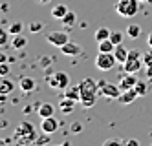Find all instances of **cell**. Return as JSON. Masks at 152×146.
Instances as JSON below:
<instances>
[{"label":"cell","instance_id":"obj_1","mask_svg":"<svg viewBox=\"0 0 152 146\" xmlns=\"http://www.w3.org/2000/svg\"><path fill=\"white\" fill-rule=\"evenodd\" d=\"M13 139L18 146H28V144H33L37 141V130L35 126L31 124L29 121H22L18 122L15 131H13Z\"/></svg>","mask_w":152,"mask_h":146},{"label":"cell","instance_id":"obj_2","mask_svg":"<svg viewBox=\"0 0 152 146\" xmlns=\"http://www.w3.org/2000/svg\"><path fill=\"white\" fill-rule=\"evenodd\" d=\"M81 86V104L84 108H92L97 102V93H99V86L94 78H83L79 82Z\"/></svg>","mask_w":152,"mask_h":146},{"label":"cell","instance_id":"obj_3","mask_svg":"<svg viewBox=\"0 0 152 146\" xmlns=\"http://www.w3.org/2000/svg\"><path fill=\"white\" fill-rule=\"evenodd\" d=\"M115 11L119 13V17L132 18L134 15H137V11H139V0H117Z\"/></svg>","mask_w":152,"mask_h":146},{"label":"cell","instance_id":"obj_4","mask_svg":"<svg viewBox=\"0 0 152 146\" xmlns=\"http://www.w3.org/2000/svg\"><path fill=\"white\" fill-rule=\"evenodd\" d=\"M115 62H117V59H115L114 53H103V51H99V55L95 57V68L99 70V71H110L115 66Z\"/></svg>","mask_w":152,"mask_h":146},{"label":"cell","instance_id":"obj_5","mask_svg":"<svg viewBox=\"0 0 152 146\" xmlns=\"http://www.w3.org/2000/svg\"><path fill=\"white\" fill-rule=\"evenodd\" d=\"M97 86H99V93L108 97V99H119V95H121V88H119V84H112V82H106V81H99L97 82Z\"/></svg>","mask_w":152,"mask_h":146},{"label":"cell","instance_id":"obj_6","mask_svg":"<svg viewBox=\"0 0 152 146\" xmlns=\"http://www.w3.org/2000/svg\"><path fill=\"white\" fill-rule=\"evenodd\" d=\"M48 84L51 88H59V89H66L70 86V77L66 71H57L51 77H48Z\"/></svg>","mask_w":152,"mask_h":146},{"label":"cell","instance_id":"obj_7","mask_svg":"<svg viewBox=\"0 0 152 146\" xmlns=\"http://www.w3.org/2000/svg\"><path fill=\"white\" fill-rule=\"evenodd\" d=\"M46 38L51 46H55V48H62L64 44L70 42V37H68L66 31H51V33H48Z\"/></svg>","mask_w":152,"mask_h":146},{"label":"cell","instance_id":"obj_8","mask_svg":"<svg viewBox=\"0 0 152 146\" xmlns=\"http://www.w3.org/2000/svg\"><path fill=\"white\" fill-rule=\"evenodd\" d=\"M143 57H130L128 55V59H126V62L123 64V70H125V73H139V70L143 68Z\"/></svg>","mask_w":152,"mask_h":146},{"label":"cell","instance_id":"obj_9","mask_svg":"<svg viewBox=\"0 0 152 146\" xmlns=\"http://www.w3.org/2000/svg\"><path fill=\"white\" fill-rule=\"evenodd\" d=\"M59 130V121L55 117H44L40 122V131L42 133H48V135H51V133H55Z\"/></svg>","mask_w":152,"mask_h":146},{"label":"cell","instance_id":"obj_10","mask_svg":"<svg viewBox=\"0 0 152 146\" xmlns=\"http://www.w3.org/2000/svg\"><path fill=\"white\" fill-rule=\"evenodd\" d=\"M136 84H137L136 73H125L121 78H119V88H121V92L130 89V88H136Z\"/></svg>","mask_w":152,"mask_h":146},{"label":"cell","instance_id":"obj_11","mask_svg":"<svg viewBox=\"0 0 152 146\" xmlns=\"http://www.w3.org/2000/svg\"><path fill=\"white\" fill-rule=\"evenodd\" d=\"M137 97H139V93L136 92V88H130V89H125V92L119 95V99H117V100H119L121 104H125V106H126V104H132Z\"/></svg>","mask_w":152,"mask_h":146},{"label":"cell","instance_id":"obj_12","mask_svg":"<svg viewBox=\"0 0 152 146\" xmlns=\"http://www.w3.org/2000/svg\"><path fill=\"white\" fill-rule=\"evenodd\" d=\"M61 51L66 55V57H77V55H81V46L77 42H68V44H64V46L61 48Z\"/></svg>","mask_w":152,"mask_h":146},{"label":"cell","instance_id":"obj_13","mask_svg":"<svg viewBox=\"0 0 152 146\" xmlns=\"http://www.w3.org/2000/svg\"><path fill=\"white\" fill-rule=\"evenodd\" d=\"M64 97L75 100V102H81V86L79 84L77 86H68L64 89Z\"/></svg>","mask_w":152,"mask_h":146},{"label":"cell","instance_id":"obj_14","mask_svg":"<svg viewBox=\"0 0 152 146\" xmlns=\"http://www.w3.org/2000/svg\"><path fill=\"white\" fill-rule=\"evenodd\" d=\"M18 88L22 89L24 93L33 92V89H35V78H31V77H22V78H20V82H18Z\"/></svg>","mask_w":152,"mask_h":146},{"label":"cell","instance_id":"obj_15","mask_svg":"<svg viewBox=\"0 0 152 146\" xmlns=\"http://www.w3.org/2000/svg\"><path fill=\"white\" fill-rule=\"evenodd\" d=\"M68 11L70 9L64 6V4H57V6H53V9H51V17L55 18V20H62L64 17H66Z\"/></svg>","mask_w":152,"mask_h":146},{"label":"cell","instance_id":"obj_16","mask_svg":"<svg viewBox=\"0 0 152 146\" xmlns=\"http://www.w3.org/2000/svg\"><path fill=\"white\" fill-rule=\"evenodd\" d=\"M53 113H55V108H53V104H50V102H42V104L39 106V117H40V119L51 117Z\"/></svg>","mask_w":152,"mask_h":146},{"label":"cell","instance_id":"obj_17","mask_svg":"<svg viewBox=\"0 0 152 146\" xmlns=\"http://www.w3.org/2000/svg\"><path fill=\"white\" fill-rule=\"evenodd\" d=\"M13 89H15V82H13V81H9L7 77H4L2 81H0V93H2V95L11 93Z\"/></svg>","mask_w":152,"mask_h":146},{"label":"cell","instance_id":"obj_18","mask_svg":"<svg viewBox=\"0 0 152 146\" xmlns=\"http://www.w3.org/2000/svg\"><path fill=\"white\" fill-rule=\"evenodd\" d=\"M110 35H112V29H108V28H99V29L95 31L94 38H95L97 44H99V42H103V40H106V38H110Z\"/></svg>","mask_w":152,"mask_h":146},{"label":"cell","instance_id":"obj_19","mask_svg":"<svg viewBox=\"0 0 152 146\" xmlns=\"http://www.w3.org/2000/svg\"><path fill=\"white\" fill-rule=\"evenodd\" d=\"M114 55H115V59H117V62H119V64H125V62H126V59H128V51L121 46V44H119V46H115Z\"/></svg>","mask_w":152,"mask_h":146},{"label":"cell","instance_id":"obj_20","mask_svg":"<svg viewBox=\"0 0 152 146\" xmlns=\"http://www.w3.org/2000/svg\"><path fill=\"white\" fill-rule=\"evenodd\" d=\"M97 46H99V51H103V53H114V49H115V44H114L110 38H106V40L99 42Z\"/></svg>","mask_w":152,"mask_h":146},{"label":"cell","instance_id":"obj_21","mask_svg":"<svg viewBox=\"0 0 152 146\" xmlns=\"http://www.w3.org/2000/svg\"><path fill=\"white\" fill-rule=\"evenodd\" d=\"M73 106H75V100L64 97V100L61 102V110H62V113H72V111H73Z\"/></svg>","mask_w":152,"mask_h":146},{"label":"cell","instance_id":"obj_22","mask_svg":"<svg viewBox=\"0 0 152 146\" xmlns=\"http://www.w3.org/2000/svg\"><path fill=\"white\" fill-rule=\"evenodd\" d=\"M126 35H128L130 38H137V37L141 35V28H139L137 24H130V26L126 28Z\"/></svg>","mask_w":152,"mask_h":146},{"label":"cell","instance_id":"obj_23","mask_svg":"<svg viewBox=\"0 0 152 146\" xmlns=\"http://www.w3.org/2000/svg\"><path fill=\"white\" fill-rule=\"evenodd\" d=\"M75 22H77V15H75V13H73V11H68V13H66V17H64V18H62V24H64V26H66V28H70V26H73V24H75Z\"/></svg>","mask_w":152,"mask_h":146},{"label":"cell","instance_id":"obj_24","mask_svg":"<svg viewBox=\"0 0 152 146\" xmlns=\"http://www.w3.org/2000/svg\"><path fill=\"white\" fill-rule=\"evenodd\" d=\"M26 44H28V40H26L22 35H15V38H13V42H11V46H13L15 49H22Z\"/></svg>","mask_w":152,"mask_h":146},{"label":"cell","instance_id":"obj_25","mask_svg":"<svg viewBox=\"0 0 152 146\" xmlns=\"http://www.w3.org/2000/svg\"><path fill=\"white\" fill-rule=\"evenodd\" d=\"M136 92L139 93V97H145V95L148 93V84H147L145 81H137V84H136Z\"/></svg>","mask_w":152,"mask_h":146},{"label":"cell","instance_id":"obj_26","mask_svg":"<svg viewBox=\"0 0 152 146\" xmlns=\"http://www.w3.org/2000/svg\"><path fill=\"white\" fill-rule=\"evenodd\" d=\"M22 22H13L11 26H9V33L11 35H20V31H22Z\"/></svg>","mask_w":152,"mask_h":146},{"label":"cell","instance_id":"obj_27","mask_svg":"<svg viewBox=\"0 0 152 146\" xmlns=\"http://www.w3.org/2000/svg\"><path fill=\"white\" fill-rule=\"evenodd\" d=\"M103 146H126V142L121 139H106L103 142Z\"/></svg>","mask_w":152,"mask_h":146},{"label":"cell","instance_id":"obj_28","mask_svg":"<svg viewBox=\"0 0 152 146\" xmlns=\"http://www.w3.org/2000/svg\"><path fill=\"white\" fill-rule=\"evenodd\" d=\"M110 40L115 44V46H119V44L123 42V33H119V31H112V35H110Z\"/></svg>","mask_w":152,"mask_h":146},{"label":"cell","instance_id":"obj_29","mask_svg":"<svg viewBox=\"0 0 152 146\" xmlns=\"http://www.w3.org/2000/svg\"><path fill=\"white\" fill-rule=\"evenodd\" d=\"M42 28H44V24H42V22H31V24H29V31H31V33H39Z\"/></svg>","mask_w":152,"mask_h":146},{"label":"cell","instance_id":"obj_30","mask_svg":"<svg viewBox=\"0 0 152 146\" xmlns=\"http://www.w3.org/2000/svg\"><path fill=\"white\" fill-rule=\"evenodd\" d=\"M70 131L72 133H81L83 131V124H81V122H73V124L70 126Z\"/></svg>","mask_w":152,"mask_h":146},{"label":"cell","instance_id":"obj_31","mask_svg":"<svg viewBox=\"0 0 152 146\" xmlns=\"http://www.w3.org/2000/svg\"><path fill=\"white\" fill-rule=\"evenodd\" d=\"M143 62H145V66H152V51L143 53Z\"/></svg>","mask_w":152,"mask_h":146},{"label":"cell","instance_id":"obj_32","mask_svg":"<svg viewBox=\"0 0 152 146\" xmlns=\"http://www.w3.org/2000/svg\"><path fill=\"white\" fill-rule=\"evenodd\" d=\"M7 31L9 29H2V31H0V44H7Z\"/></svg>","mask_w":152,"mask_h":146},{"label":"cell","instance_id":"obj_33","mask_svg":"<svg viewBox=\"0 0 152 146\" xmlns=\"http://www.w3.org/2000/svg\"><path fill=\"white\" fill-rule=\"evenodd\" d=\"M7 73H9V66H7V62H2V66H0V75L6 77Z\"/></svg>","mask_w":152,"mask_h":146},{"label":"cell","instance_id":"obj_34","mask_svg":"<svg viewBox=\"0 0 152 146\" xmlns=\"http://www.w3.org/2000/svg\"><path fill=\"white\" fill-rule=\"evenodd\" d=\"M126 146H139V141H136V139H128V141H126Z\"/></svg>","mask_w":152,"mask_h":146},{"label":"cell","instance_id":"obj_35","mask_svg":"<svg viewBox=\"0 0 152 146\" xmlns=\"http://www.w3.org/2000/svg\"><path fill=\"white\" fill-rule=\"evenodd\" d=\"M48 137H50V135H46V137H40V139H37L35 142H37V144H42V142H48Z\"/></svg>","mask_w":152,"mask_h":146},{"label":"cell","instance_id":"obj_36","mask_svg":"<svg viewBox=\"0 0 152 146\" xmlns=\"http://www.w3.org/2000/svg\"><path fill=\"white\" fill-rule=\"evenodd\" d=\"M147 77L152 78V66H147Z\"/></svg>","mask_w":152,"mask_h":146},{"label":"cell","instance_id":"obj_37","mask_svg":"<svg viewBox=\"0 0 152 146\" xmlns=\"http://www.w3.org/2000/svg\"><path fill=\"white\" fill-rule=\"evenodd\" d=\"M0 62H7V57H6V55L2 53V55H0Z\"/></svg>","mask_w":152,"mask_h":146},{"label":"cell","instance_id":"obj_38","mask_svg":"<svg viewBox=\"0 0 152 146\" xmlns=\"http://www.w3.org/2000/svg\"><path fill=\"white\" fill-rule=\"evenodd\" d=\"M147 40H148V46L152 48V33H150V35H148V38H147Z\"/></svg>","mask_w":152,"mask_h":146},{"label":"cell","instance_id":"obj_39","mask_svg":"<svg viewBox=\"0 0 152 146\" xmlns=\"http://www.w3.org/2000/svg\"><path fill=\"white\" fill-rule=\"evenodd\" d=\"M50 146H70L68 142H62V144H50Z\"/></svg>","mask_w":152,"mask_h":146},{"label":"cell","instance_id":"obj_40","mask_svg":"<svg viewBox=\"0 0 152 146\" xmlns=\"http://www.w3.org/2000/svg\"><path fill=\"white\" fill-rule=\"evenodd\" d=\"M40 4H48V2H51V0H39Z\"/></svg>","mask_w":152,"mask_h":146},{"label":"cell","instance_id":"obj_41","mask_svg":"<svg viewBox=\"0 0 152 146\" xmlns=\"http://www.w3.org/2000/svg\"><path fill=\"white\" fill-rule=\"evenodd\" d=\"M139 2H152V0H139Z\"/></svg>","mask_w":152,"mask_h":146}]
</instances>
